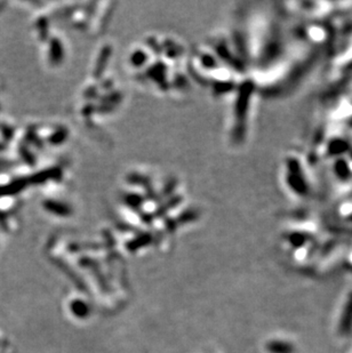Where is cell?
<instances>
[{
  "instance_id": "3",
  "label": "cell",
  "mask_w": 352,
  "mask_h": 353,
  "mask_svg": "<svg viewBox=\"0 0 352 353\" xmlns=\"http://www.w3.org/2000/svg\"><path fill=\"white\" fill-rule=\"evenodd\" d=\"M339 213L343 218H346L348 222L352 223V201L343 202L339 208Z\"/></svg>"
},
{
  "instance_id": "2",
  "label": "cell",
  "mask_w": 352,
  "mask_h": 353,
  "mask_svg": "<svg viewBox=\"0 0 352 353\" xmlns=\"http://www.w3.org/2000/svg\"><path fill=\"white\" fill-rule=\"evenodd\" d=\"M257 86L254 80H244L239 83L236 93V100L232 110L231 139L236 144H243L246 141L249 131L250 116L253 110V97L257 93Z\"/></svg>"
},
{
  "instance_id": "1",
  "label": "cell",
  "mask_w": 352,
  "mask_h": 353,
  "mask_svg": "<svg viewBox=\"0 0 352 353\" xmlns=\"http://www.w3.org/2000/svg\"><path fill=\"white\" fill-rule=\"evenodd\" d=\"M280 174L286 192L295 200H308L315 193L308 162L299 153L292 151L282 157Z\"/></svg>"
},
{
  "instance_id": "4",
  "label": "cell",
  "mask_w": 352,
  "mask_h": 353,
  "mask_svg": "<svg viewBox=\"0 0 352 353\" xmlns=\"http://www.w3.org/2000/svg\"><path fill=\"white\" fill-rule=\"evenodd\" d=\"M348 101H349V102H350V104H351V106H352V95H351V97H350V99H348Z\"/></svg>"
}]
</instances>
